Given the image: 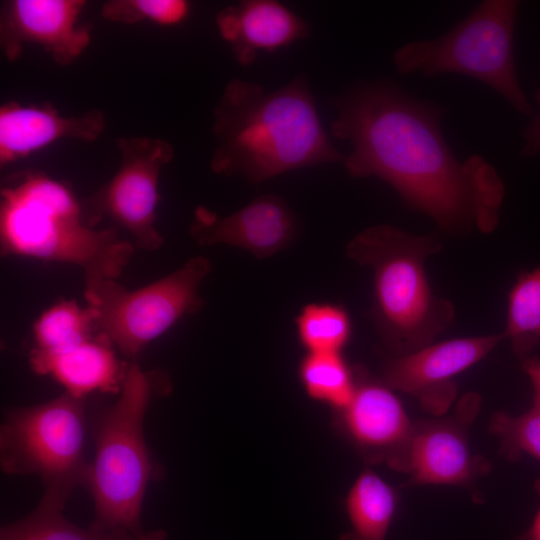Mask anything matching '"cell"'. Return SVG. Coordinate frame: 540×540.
I'll return each instance as SVG.
<instances>
[{
  "label": "cell",
  "mask_w": 540,
  "mask_h": 540,
  "mask_svg": "<svg viewBox=\"0 0 540 540\" xmlns=\"http://www.w3.org/2000/svg\"><path fill=\"white\" fill-rule=\"evenodd\" d=\"M333 105L332 134L352 144L342 161L349 176L380 178L445 233L496 230L504 182L482 156L459 161L453 154L441 130L446 107L391 81L359 84Z\"/></svg>",
  "instance_id": "1"
},
{
  "label": "cell",
  "mask_w": 540,
  "mask_h": 540,
  "mask_svg": "<svg viewBox=\"0 0 540 540\" xmlns=\"http://www.w3.org/2000/svg\"><path fill=\"white\" fill-rule=\"evenodd\" d=\"M212 131V171L252 183L344 159L323 130L302 76L273 92L231 79L214 108Z\"/></svg>",
  "instance_id": "2"
},
{
  "label": "cell",
  "mask_w": 540,
  "mask_h": 540,
  "mask_svg": "<svg viewBox=\"0 0 540 540\" xmlns=\"http://www.w3.org/2000/svg\"><path fill=\"white\" fill-rule=\"evenodd\" d=\"M0 248L2 256L75 265L86 285L117 279L135 246L113 225L94 229L67 184L26 169L6 176L1 184Z\"/></svg>",
  "instance_id": "3"
},
{
  "label": "cell",
  "mask_w": 540,
  "mask_h": 540,
  "mask_svg": "<svg viewBox=\"0 0 540 540\" xmlns=\"http://www.w3.org/2000/svg\"><path fill=\"white\" fill-rule=\"evenodd\" d=\"M171 388L164 371H146L137 361L129 362L117 400L96 416L95 452L84 484L94 503L93 526L142 533L148 484L163 476L146 443L144 419L153 399Z\"/></svg>",
  "instance_id": "4"
},
{
  "label": "cell",
  "mask_w": 540,
  "mask_h": 540,
  "mask_svg": "<svg viewBox=\"0 0 540 540\" xmlns=\"http://www.w3.org/2000/svg\"><path fill=\"white\" fill-rule=\"evenodd\" d=\"M441 247L436 234L386 224L360 231L347 245V256L372 272V318L394 356L434 343L454 321L453 304L434 293L426 273L428 257Z\"/></svg>",
  "instance_id": "5"
},
{
  "label": "cell",
  "mask_w": 540,
  "mask_h": 540,
  "mask_svg": "<svg viewBox=\"0 0 540 540\" xmlns=\"http://www.w3.org/2000/svg\"><path fill=\"white\" fill-rule=\"evenodd\" d=\"M519 6L515 0H484L445 34L400 46L393 55L398 73L463 74L494 89L516 111L531 115L514 59Z\"/></svg>",
  "instance_id": "6"
},
{
  "label": "cell",
  "mask_w": 540,
  "mask_h": 540,
  "mask_svg": "<svg viewBox=\"0 0 540 540\" xmlns=\"http://www.w3.org/2000/svg\"><path fill=\"white\" fill-rule=\"evenodd\" d=\"M85 399L63 392L32 406L6 409L0 427V466L5 474L37 475L44 491L69 498L84 487Z\"/></svg>",
  "instance_id": "7"
},
{
  "label": "cell",
  "mask_w": 540,
  "mask_h": 540,
  "mask_svg": "<svg viewBox=\"0 0 540 540\" xmlns=\"http://www.w3.org/2000/svg\"><path fill=\"white\" fill-rule=\"evenodd\" d=\"M211 272V260L198 255L138 289L128 290L117 279L86 284L84 297L96 314L98 333L132 362L148 344L202 308L200 287Z\"/></svg>",
  "instance_id": "8"
},
{
  "label": "cell",
  "mask_w": 540,
  "mask_h": 540,
  "mask_svg": "<svg viewBox=\"0 0 540 540\" xmlns=\"http://www.w3.org/2000/svg\"><path fill=\"white\" fill-rule=\"evenodd\" d=\"M120 164L115 174L82 203L87 222L94 226L108 218L124 229L136 248L156 251L164 238L155 226L160 199L159 179L173 158L167 141L148 136L116 140Z\"/></svg>",
  "instance_id": "9"
},
{
  "label": "cell",
  "mask_w": 540,
  "mask_h": 540,
  "mask_svg": "<svg viewBox=\"0 0 540 540\" xmlns=\"http://www.w3.org/2000/svg\"><path fill=\"white\" fill-rule=\"evenodd\" d=\"M481 397L471 391L461 397L448 415L414 421V432L402 473L406 486L452 485L468 489L477 497V482L486 476L491 462L474 453L469 431L479 414Z\"/></svg>",
  "instance_id": "10"
},
{
  "label": "cell",
  "mask_w": 540,
  "mask_h": 540,
  "mask_svg": "<svg viewBox=\"0 0 540 540\" xmlns=\"http://www.w3.org/2000/svg\"><path fill=\"white\" fill-rule=\"evenodd\" d=\"M356 386L350 401L334 412L345 439L368 464H386L402 472L414 432L402 402L382 378L356 366Z\"/></svg>",
  "instance_id": "11"
},
{
  "label": "cell",
  "mask_w": 540,
  "mask_h": 540,
  "mask_svg": "<svg viewBox=\"0 0 540 540\" xmlns=\"http://www.w3.org/2000/svg\"><path fill=\"white\" fill-rule=\"evenodd\" d=\"M503 340L500 333L432 343L387 360L381 378L393 390L415 398L426 413L441 416L456 400L455 378L484 359Z\"/></svg>",
  "instance_id": "12"
},
{
  "label": "cell",
  "mask_w": 540,
  "mask_h": 540,
  "mask_svg": "<svg viewBox=\"0 0 540 540\" xmlns=\"http://www.w3.org/2000/svg\"><path fill=\"white\" fill-rule=\"evenodd\" d=\"M85 0H9L1 4L0 47L16 61L25 46L44 49L59 66L74 63L91 41L90 27L80 22Z\"/></svg>",
  "instance_id": "13"
},
{
  "label": "cell",
  "mask_w": 540,
  "mask_h": 540,
  "mask_svg": "<svg viewBox=\"0 0 540 540\" xmlns=\"http://www.w3.org/2000/svg\"><path fill=\"white\" fill-rule=\"evenodd\" d=\"M298 231L297 219L279 196L256 197L241 209L223 217L198 206L189 234L200 246L227 245L266 259L292 244Z\"/></svg>",
  "instance_id": "14"
},
{
  "label": "cell",
  "mask_w": 540,
  "mask_h": 540,
  "mask_svg": "<svg viewBox=\"0 0 540 540\" xmlns=\"http://www.w3.org/2000/svg\"><path fill=\"white\" fill-rule=\"evenodd\" d=\"M104 130L105 116L98 109L65 116L49 102H5L0 106V167L62 139L93 142Z\"/></svg>",
  "instance_id": "15"
},
{
  "label": "cell",
  "mask_w": 540,
  "mask_h": 540,
  "mask_svg": "<svg viewBox=\"0 0 540 540\" xmlns=\"http://www.w3.org/2000/svg\"><path fill=\"white\" fill-rule=\"evenodd\" d=\"M220 36L238 63L250 65L261 51L272 52L306 37V22L277 1L246 0L216 16Z\"/></svg>",
  "instance_id": "16"
},
{
  "label": "cell",
  "mask_w": 540,
  "mask_h": 540,
  "mask_svg": "<svg viewBox=\"0 0 540 540\" xmlns=\"http://www.w3.org/2000/svg\"><path fill=\"white\" fill-rule=\"evenodd\" d=\"M113 348L108 339L98 333L55 353L32 349L28 361L34 373L50 376L73 397L85 399L94 392L118 394L128 364L117 359Z\"/></svg>",
  "instance_id": "17"
},
{
  "label": "cell",
  "mask_w": 540,
  "mask_h": 540,
  "mask_svg": "<svg viewBox=\"0 0 540 540\" xmlns=\"http://www.w3.org/2000/svg\"><path fill=\"white\" fill-rule=\"evenodd\" d=\"M398 505L397 489L372 469L365 468L345 496L349 529L338 540H386Z\"/></svg>",
  "instance_id": "18"
},
{
  "label": "cell",
  "mask_w": 540,
  "mask_h": 540,
  "mask_svg": "<svg viewBox=\"0 0 540 540\" xmlns=\"http://www.w3.org/2000/svg\"><path fill=\"white\" fill-rule=\"evenodd\" d=\"M68 498L44 491L36 508L24 518L0 529V540H126L127 532L91 525L81 528L63 515Z\"/></svg>",
  "instance_id": "19"
},
{
  "label": "cell",
  "mask_w": 540,
  "mask_h": 540,
  "mask_svg": "<svg viewBox=\"0 0 540 540\" xmlns=\"http://www.w3.org/2000/svg\"><path fill=\"white\" fill-rule=\"evenodd\" d=\"M297 375L308 398L333 412L350 401L356 386L355 367L349 366L343 353H305Z\"/></svg>",
  "instance_id": "20"
},
{
  "label": "cell",
  "mask_w": 540,
  "mask_h": 540,
  "mask_svg": "<svg viewBox=\"0 0 540 540\" xmlns=\"http://www.w3.org/2000/svg\"><path fill=\"white\" fill-rule=\"evenodd\" d=\"M98 334L96 314L86 305L62 299L46 309L33 324V350L55 353L76 346Z\"/></svg>",
  "instance_id": "21"
},
{
  "label": "cell",
  "mask_w": 540,
  "mask_h": 540,
  "mask_svg": "<svg viewBox=\"0 0 540 540\" xmlns=\"http://www.w3.org/2000/svg\"><path fill=\"white\" fill-rule=\"evenodd\" d=\"M505 340L523 360L540 343V265L523 271L508 293Z\"/></svg>",
  "instance_id": "22"
},
{
  "label": "cell",
  "mask_w": 540,
  "mask_h": 540,
  "mask_svg": "<svg viewBox=\"0 0 540 540\" xmlns=\"http://www.w3.org/2000/svg\"><path fill=\"white\" fill-rule=\"evenodd\" d=\"M294 323L306 353H342L352 335L348 311L335 303H308L295 316Z\"/></svg>",
  "instance_id": "23"
},
{
  "label": "cell",
  "mask_w": 540,
  "mask_h": 540,
  "mask_svg": "<svg viewBox=\"0 0 540 540\" xmlns=\"http://www.w3.org/2000/svg\"><path fill=\"white\" fill-rule=\"evenodd\" d=\"M489 431L499 439V451L509 461H518L527 454L540 462V405L533 403L517 416L504 411L494 413Z\"/></svg>",
  "instance_id": "24"
},
{
  "label": "cell",
  "mask_w": 540,
  "mask_h": 540,
  "mask_svg": "<svg viewBox=\"0 0 540 540\" xmlns=\"http://www.w3.org/2000/svg\"><path fill=\"white\" fill-rule=\"evenodd\" d=\"M190 13L184 0H110L101 8V16L110 22L132 25L150 22L160 26H174Z\"/></svg>",
  "instance_id": "25"
},
{
  "label": "cell",
  "mask_w": 540,
  "mask_h": 540,
  "mask_svg": "<svg viewBox=\"0 0 540 540\" xmlns=\"http://www.w3.org/2000/svg\"><path fill=\"white\" fill-rule=\"evenodd\" d=\"M535 99L540 106V87L537 89ZM524 145L520 157L529 158L540 154V112L537 113L528 125L522 130Z\"/></svg>",
  "instance_id": "26"
},
{
  "label": "cell",
  "mask_w": 540,
  "mask_h": 540,
  "mask_svg": "<svg viewBox=\"0 0 540 540\" xmlns=\"http://www.w3.org/2000/svg\"><path fill=\"white\" fill-rule=\"evenodd\" d=\"M521 364L533 388V403L540 405V359L530 356L521 360Z\"/></svg>",
  "instance_id": "27"
},
{
  "label": "cell",
  "mask_w": 540,
  "mask_h": 540,
  "mask_svg": "<svg viewBox=\"0 0 540 540\" xmlns=\"http://www.w3.org/2000/svg\"><path fill=\"white\" fill-rule=\"evenodd\" d=\"M534 489L540 498V477L535 481ZM516 540H540V504L530 526Z\"/></svg>",
  "instance_id": "28"
},
{
  "label": "cell",
  "mask_w": 540,
  "mask_h": 540,
  "mask_svg": "<svg viewBox=\"0 0 540 540\" xmlns=\"http://www.w3.org/2000/svg\"><path fill=\"white\" fill-rule=\"evenodd\" d=\"M167 537L166 531L163 529L153 530L148 533L139 535H128L126 540H165Z\"/></svg>",
  "instance_id": "29"
}]
</instances>
